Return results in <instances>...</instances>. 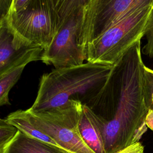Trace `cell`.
Masks as SVG:
<instances>
[{"label":"cell","instance_id":"8","mask_svg":"<svg viewBox=\"0 0 153 153\" xmlns=\"http://www.w3.org/2000/svg\"><path fill=\"white\" fill-rule=\"evenodd\" d=\"M43 50L19 36L7 16L0 21V77L19 65L40 60Z\"/></svg>","mask_w":153,"mask_h":153},{"label":"cell","instance_id":"3","mask_svg":"<svg viewBox=\"0 0 153 153\" xmlns=\"http://www.w3.org/2000/svg\"><path fill=\"white\" fill-rule=\"evenodd\" d=\"M152 9L133 10L112 25L87 45V62L113 65L133 44L144 36Z\"/></svg>","mask_w":153,"mask_h":153},{"label":"cell","instance_id":"6","mask_svg":"<svg viewBox=\"0 0 153 153\" xmlns=\"http://www.w3.org/2000/svg\"><path fill=\"white\" fill-rule=\"evenodd\" d=\"M146 7L153 8V0H91L84 10L78 41L85 54L87 45L123 16Z\"/></svg>","mask_w":153,"mask_h":153},{"label":"cell","instance_id":"2","mask_svg":"<svg viewBox=\"0 0 153 153\" xmlns=\"http://www.w3.org/2000/svg\"><path fill=\"white\" fill-rule=\"evenodd\" d=\"M113 65L87 62L54 69L41 76L37 96L30 108L41 112L61 106L70 100L88 105L100 93Z\"/></svg>","mask_w":153,"mask_h":153},{"label":"cell","instance_id":"17","mask_svg":"<svg viewBox=\"0 0 153 153\" xmlns=\"http://www.w3.org/2000/svg\"><path fill=\"white\" fill-rule=\"evenodd\" d=\"M12 0H0V21L9 13Z\"/></svg>","mask_w":153,"mask_h":153},{"label":"cell","instance_id":"15","mask_svg":"<svg viewBox=\"0 0 153 153\" xmlns=\"http://www.w3.org/2000/svg\"><path fill=\"white\" fill-rule=\"evenodd\" d=\"M144 36L146 43L142 49L143 53L146 56L153 58V8L149 15Z\"/></svg>","mask_w":153,"mask_h":153},{"label":"cell","instance_id":"7","mask_svg":"<svg viewBox=\"0 0 153 153\" xmlns=\"http://www.w3.org/2000/svg\"><path fill=\"white\" fill-rule=\"evenodd\" d=\"M84 10L74 14L59 29L49 46L44 49L40 60L56 69L80 65L86 56L78 41Z\"/></svg>","mask_w":153,"mask_h":153},{"label":"cell","instance_id":"5","mask_svg":"<svg viewBox=\"0 0 153 153\" xmlns=\"http://www.w3.org/2000/svg\"><path fill=\"white\" fill-rule=\"evenodd\" d=\"M7 16L19 36L43 49L49 46L58 31V16L53 0H28L20 11Z\"/></svg>","mask_w":153,"mask_h":153},{"label":"cell","instance_id":"12","mask_svg":"<svg viewBox=\"0 0 153 153\" xmlns=\"http://www.w3.org/2000/svg\"><path fill=\"white\" fill-rule=\"evenodd\" d=\"M26 65H19L0 77V106L11 105L8 97L9 92L19 79Z\"/></svg>","mask_w":153,"mask_h":153},{"label":"cell","instance_id":"19","mask_svg":"<svg viewBox=\"0 0 153 153\" xmlns=\"http://www.w3.org/2000/svg\"><path fill=\"white\" fill-rule=\"evenodd\" d=\"M145 124L147 127L153 131V110L148 109L145 117Z\"/></svg>","mask_w":153,"mask_h":153},{"label":"cell","instance_id":"18","mask_svg":"<svg viewBox=\"0 0 153 153\" xmlns=\"http://www.w3.org/2000/svg\"><path fill=\"white\" fill-rule=\"evenodd\" d=\"M28 0H12L8 13H15L20 11L26 4Z\"/></svg>","mask_w":153,"mask_h":153},{"label":"cell","instance_id":"9","mask_svg":"<svg viewBox=\"0 0 153 153\" xmlns=\"http://www.w3.org/2000/svg\"><path fill=\"white\" fill-rule=\"evenodd\" d=\"M78 127L85 143L94 153H105L102 135L91 110L82 104Z\"/></svg>","mask_w":153,"mask_h":153},{"label":"cell","instance_id":"10","mask_svg":"<svg viewBox=\"0 0 153 153\" xmlns=\"http://www.w3.org/2000/svg\"><path fill=\"white\" fill-rule=\"evenodd\" d=\"M6 153H66L46 143L29 137L19 130Z\"/></svg>","mask_w":153,"mask_h":153},{"label":"cell","instance_id":"1","mask_svg":"<svg viewBox=\"0 0 153 153\" xmlns=\"http://www.w3.org/2000/svg\"><path fill=\"white\" fill-rule=\"evenodd\" d=\"M144 68L139 40L113 65L103 88L87 105L101 131L105 153L139 142L147 130Z\"/></svg>","mask_w":153,"mask_h":153},{"label":"cell","instance_id":"4","mask_svg":"<svg viewBox=\"0 0 153 153\" xmlns=\"http://www.w3.org/2000/svg\"><path fill=\"white\" fill-rule=\"evenodd\" d=\"M82 104L70 100L65 105L51 109L32 112L26 110L30 122L53 138L69 153H94L84 142L78 122Z\"/></svg>","mask_w":153,"mask_h":153},{"label":"cell","instance_id":"14","mask_svg":"<svg viewBox=\"0 0 153 153\" xmlns=\"http://www.w3.org/2000/svg\"><path fill=\"white\" fill-rule=\"evenodd\" d=\"M143 96L147 109L153 110V69L146 66L144 68Z\"/></svg>","mask_w":153,"mask_h":153},{"label":"cell","instance_id":"11","mask_svg":"<svg viewBox=\"0 0 153 153\" xmlns=\"http://www.w3.org/2000/svg\"><path fill=\"white\" fill-rule=\"evenodd\" d=\"M59 19V29L74 14L89 4L91 0H53Z\"/></svg>","mask_w":153,"mask_h":153},{"label":"cell","instance_id":"13","mask_svg":"<svg viewBox=\"0 0 153 153\" xmlns=\"http://www.w3.org/2000/svg\"><path fill=\"white\" fill-rule=\"evenodd\" d=\"M19 130L10 124L5 118H0V153H6L8 147Z\"/></svg>","mask_w":153,"mask_h":153},{"label":"cell","instance_id":"16","mask_svg":"<svg viewBox=\"0 0 153 153\" xmlns=\"http://www.w3.org/2000/svg\"><path fill=\"white\" fill-rule=\"evenodd\" d=\"M115 153H144V147L139 141L132 143Z\"/></svg>","mask_w":153,"mask_h":153}]
</instances>
